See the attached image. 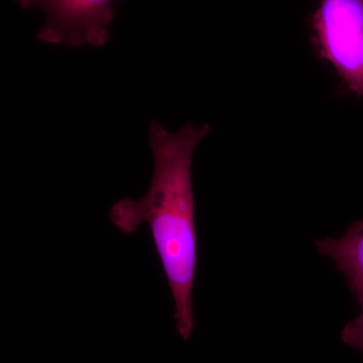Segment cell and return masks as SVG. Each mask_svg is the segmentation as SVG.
<instances>
[{
  "label": "cell",
  "mask_w": 363,
  "mask_h": 363,
  "mask_svg": "<svg viewBox=\"0 0 363 363\" xmlns=\"http://www.w3.org/2000/svg\"><path fill=\"white\" fill-rule=\"evenodd\" d=\"M209 133L208 124L188 123L171 133L152 121L149 140L155 166L149 190L140 200L124 198L109 211L113 225L125 234L149 224L173 296L177 330L185 340L195 326L192 292L198 260L192 160Z\"/></svg>",
  "instance_id": "6da1fadb"
},
{
  "label": "cell",
  "mask_w": 363,
  "mask_h": 363,
  "mask_svg": "<svg viewBox=\"0 0 363 363\" xmlns=\"http://www.w3.org/2000/svg\"><path fill=\"white\" fill-rule=\"evenodd\" d=\"M311 25L318 54L363 99V0H320Z\"/></svg>",
  "instance_id": "7a4b0ae2"
},
{
  "label": "cell",
  "mask_w": 363,
  "mask_h": 363,
  "mask_svg": "<svg viewBox=\"0 0 363 363\" xmlns=\"http://www.w3.org/2000/svg\"><path fill=\"white\" fill-rule=\"evenodd\" d=\"M23 9H40L47 21L38 33L45 44L104 47L111 40L112 0H16Z\"/></svg>",
  "instance_id": "3957f363"
},
{
  "label": "cell",
  "mask_w": 363,
  "mask_h": 363,
  "mask_svg": "<svg viewBox=\"0 0 363 363\" xmlns=\"http://www.w3.org/2000/svg\"><path fill=\"white\" fill-rule=\"evenodd\" d=\"M318 250L335 262L358 300L363 298V220L351 224L340 238L316 240Z\"/></svg>",
  "instance_id": "277c9868"
},
{
  "label": "cell",
  "mask_w": 363,
  "mask_h": 363,
  "mask_svg": "<svg viewBox=\"0 0 363 363\" xmlns=\"http://www.w3.org/2000/svg\"><path fill=\"white\" fill-rule=\"evenodd\" d=\"M362 311L355 319L345 325L342 331V340L351 347L363 352V298L359 300Z\"/></svg>",
  "instance_id": "5b68a950"
}]
</instances>
